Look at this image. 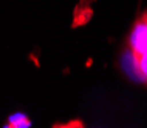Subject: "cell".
I'll return each instance as SVG.
<instances>
[{"label":"cell","instance_id":"cell-3","mask_svg":"<svg viewBox=\"0 0 147 128\" xmlns=\"http://www.w3.org/2000/svg\"><path fill=\"white\" fill-rule=\"evenodd\" d=\"M133 59H135V65H136L138 73L147 80V53L140 56V57H135L133 56Z\"/></svg>","mask_w":147,"mask_h":128},{"label":"cell","instance_id":"cell-2","mask_svg":"<svg viewBox=\"0 0 147 128\" xmlns=\"http://www.w3.org/2000/svg\"><path fill=\"white\" fill-rule=\"evenodd\" d=\"M31 123L30 121L26 119V116L25 114H22V113H17V114H14V116H11L9 117V125L8 127H13V128H25V127H30Z\"/></svg>","mask_w":147,"mask_h":128},{"label":"cell","instance_id":"cell-1","mask_svg":"<svg viewBox=\"0 0 147 128\" xmlns=\"http://www.w3.org/2000/svg\"><path fill=\"white\" fill-rule=\"evenodd\" d=\"M130 48L135 57L147 53V15L136 22L133 26L132 36H130Z\"/></svg>","mask_w":147,"mask_h":128},{"label":"cell","instance_id":"cell-4","mask_svg":"<svg viewBox=\"0 0 147 128\" xmlns=\"http://www.w3.org/2000/svg\"><path fill=\"white\" fill-rule=\"evenodd\" d=\"M146 15H147V14H146Z\"/></svg>","mask_w":147,"mask_h":128}]
</instances>
